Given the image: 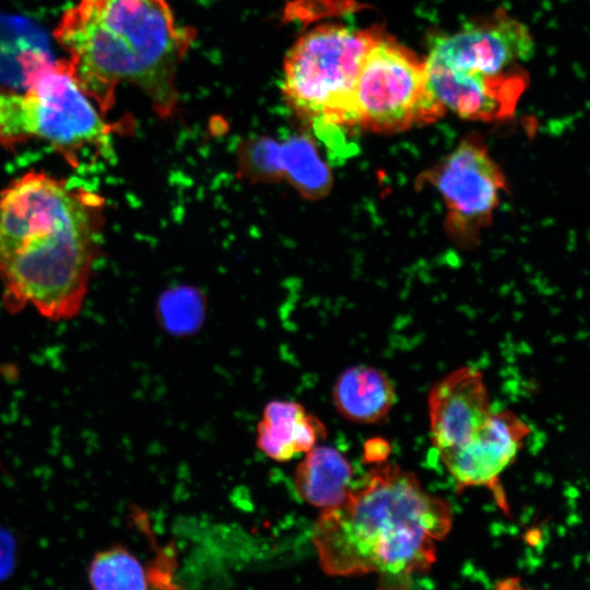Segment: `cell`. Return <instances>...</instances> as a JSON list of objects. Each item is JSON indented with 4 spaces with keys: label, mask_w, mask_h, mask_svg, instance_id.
I'll use <instances>...</instances> for the list:
<instances>
[{
    "label": "cell",
    "mask_w": 590,
    "mask_h": 590,
    "mask_svg": "<svg viewBox=\"0 0 590 590\" xmlns=\"http://www.w3.org/2000/svg\"><path fill=\"white\" fill-rule=\"evenodd\" d=\"M22 66L26 91L0 90V146L38 139L72 165L84 152L108 153L114 127L83 91L69 61L25 51Z\"/></svg>",
    "instance_id": "4"
},
{
    "label": "cell",
    "mask_w": 590,
    "mask_h": 590,
    "mask_svg": "<svg viewBox=\"0 0 590 590\" xmlns=\"http://www.w3.org/2000/svg\"><path fill=\"white\" fill-rule=\"evenodd\" d=\"M379 28L329 23L302 35L284 61L288 105L315 128H355L354 90L364 57Z\"/></svg>",
    "instance_id": "5"
},
{
    "label": "cell",
    "mask_w": 590,
    "mask_h": 590,
    "mask_svg": "<svg viewBox=\"0 0 590 590\" xmlns=\"http://www.w3.org/2000/svg\"><path fill=\"white\" fill-rule=\"evenodd\" d=\"M353 483L350 462L330 446H314L296 467L294 485L299 496L322 509L341 503Z\"/></svg>",
    "instance_id": "14"
},
{
    "label": "cell",
    "mask_w": 590,
    "mask_h": 590,
    "mask_svg": "<svg viewBox=\"0 0 590 590\" xmlns=\"http://www.w3.org/2000/svg\"><path fill=\"white\" fill-rule=\"evenodd\" d=\"M208 312V299L202 290L190 284H177L166 288L156 304L157 320L173 337H190L203 327Z\"/></svg>",
    "instance_id": "16"
},
{
    "label": "cell",
    "mask_w": 590,
    "mask_h": 590,
    "mask_svg": "<svg viewBox=\"0 0 590 590\" xmlns=\"http://www.w3.org/2000/svg\"><path fill=\"white\" fill-rule=\"evenodd\" d=\"M92 588L99 590L148 589L151 587L149 567L127 547L115 545L96 553L87 569Z\"/></svg>",
    "instance_id": "17"
},
{
    "label": "cell",
    "mask_w": 590,
    "mask_h": 590,
    "mask_svg": "<svg viewBox=\"0 0 590 590\" xmlns=\"http://www.w3.org/2000/svg\"><path fill=\"white\" fill-rule=\"evenodd\" d=\"M237 172L252 184H274L283 179L280 140L268 135L251 137L237 149Z\"/></svg>",
    "instance_id": "18"
},
{
    "label": "cell",
    "mask_w": 590,
    "mask_h": 590,
    "mask_svg": "<svg viewBox=\"0 0 590 590\" xmlns=\"http://www.w3.org/2000/svg\"><path fill=\"white\" fill-rule=\"evenodd\" d=\"M528 434L529 426L515 413H494L476 438L440 457L460 489L487 486L500 508L508 511L498 477L511 463Z\"/></svg>",
    "instance_id": "11"
},
{
    "label": "cell",
    "mask_w": 590,
    "mask_h": 590,
    "mask_svg": "<svg viewBox=\"0 0 590 590\" xmlns=\"http://www.w3.org/2000/svg\"><path fill=\"white\" fill-rule=\"evenodd\" d=\"M533 50L529 28L499 12L456 32L434 36L426 58L459 70L499 75L527 61Z\"/></svg>",
    "instance_id": "8"
},
{
    "label": "cell",
    "mask_w": 590,
    "mask_h": 590,
    "mask_svg": "<svg viewBox=\"0 0 590 590\" xmlns=\"http://www.w3.org/2000/svg\"><path fill=\"white\" fill-rule=\"evenodd\" d=\"M418 181L429 182L439 191L446 206L445 231L462 249L476 246L507 188L502 168L476 134L462 139Z\"/></svg>",
    "instance_id": "7"
},
{
    "label": "cell",
    "mask_w": 590,
    "mask_h": 590,
    "mask_svg": "<svg viewBox=\"0 0 590 590\" xmlns=\"http://www.w3.org/2000/svg\"><path fill=\"white\" fill-rule=\"evenodd\" d=\"M101 197L44 172L0 192V281L7 305L59 320L87 293L102 224Z\"/></svg>",
    "instance_id": "1"
},
{
    "label": "cell",
    "mask_w": 590,
    "mask_h": 590,
    "mask_svg": "<svg viewBox=\"0 0 590 590\" xmlns=\"http://www.w3.org/2000/svg\"><path fill=\"white\" fill-rule=\"evenodd\" d=\"M451 510L396 464L368 471L345 498L322 509L312 528L319 565L330 576L376 573L381 588H408L436 560Z\"/></svg>",
    "instance_id": "2"
},
{
    "label": "cell",
    "mask_w": 590,
    "mask_h": 590,
    "mask_svg": "<svg viewBox=\"0 0 590 590\" xmlns=\"http://www.w3.org/2000/svg\"><path fill=\"white\" fill-rule=\"evenodd\" d=\"M428 411L430 439L439 455L476 438L495 413L482 374L469 366L434 385Z\"/></svg>",
    "instance_id": "10"
},
{
    "label": "cell",
    "mask_w": 590,
    "mask_h": 590,
    "mask_svg": "<svg viewBox=\"0 0 590 590\" xmlns=\"http://www.w3.org/2000/svg\"><path fill=\"white\" fill-rule=\"evenodd\" d=\"M55 37L103 114L121 84L141 90L162 118L177 109L176 74L194 32L176 24L166 0H78Z\"/></svg>",
    "instance_id": "3"
},
{
    "label": "cell",
    "mask_w": 590,
    "mask_h": 590,
    "mask_svg": "<svg viewBox=\"0 0 590 590\" xmlns=\"http://www.w3.org/2000/svg\"><path fill=\"white\" fill-rule=\"evenodd\" d=\"M356 127L397 133L426 126L446 109L427 84L425 61L380 31L362 62L355 90Z\"/></svg>",
    "instance_id": "6"
},
{
    "label": "cell",
    "mask_w": 590,
    "mask_h": 590,
    "mask_svg": "<svg viewBox=\"0 0 590 590\" xmlns=\"http://www.w3.org/2000/svg\"><path fill=\"white\" fill-rule=\"evenodd\" d=\"M280 161L283 179L303 198L318 201L330 193L331 169L309 137L295 134L280 141Z\"/></svg>",
    "instance_id": "15"
},
{
    "label": "cell",
    "mask_w": 590,
    "mask_h": 590,
    "mask_svg": "<svg viewBox=\"0 0 590 590\" xmlns=\"http://www.w3.org/2000/svg\"><path fill=\"white\" fill-rule=\"evenodd\" d=\"M389 453V446L385 440L373 439L366 445L365 457L367 461L382 460Z\"/></svg>",
    "instance_id": "19"
},
{
    "label": "cell",
    "mask_w": 590,
    "mask_h": 590,
    "mask_svg": "<svg viewBox=\"0 0 590 590\" xmlns=\"http://www.w3.org/2000/svg\"><path fill=\"white\" fill-rule=\"evenodd\" d=\"M427 84L444 108L475 121L510 118L528 85L519 68L499 75L464 71L425 58Z\"/></svg>",
    "instance_id": "9"
},
{
    "label": "cell",
    "mask_w": 590,
    "mask_h": 590,
    "mask_svg": "<svg viewBox=\"0 0 590 590\" xmlns=\"http://www.w3.org/2000/svg\"><path fill=\"white\" fill-rule=\"evenodd\" d=\"M337 410L355 423H375L391 410L396 393L391 381L380 370L355 365L337 379L332 391Z\"/></svg>",
    "instance_id": "13"
},
{
    "label": "cell",
    "mask_w": 590,
    "mask_h": 590,
    "mask_svg": "<svg viewBox=\"0 0 590 590\" xmlns=\"http://www.w3.org/2000/svg\"><path fill=\"white\" fill-rule=\"evenodd\" d=\"M326 434L322 423L302 404L271 401L257 426V446L271 459L283 462L307 452Z\"/></svg>",
    "instance_id": "12"
}]
</instances>
